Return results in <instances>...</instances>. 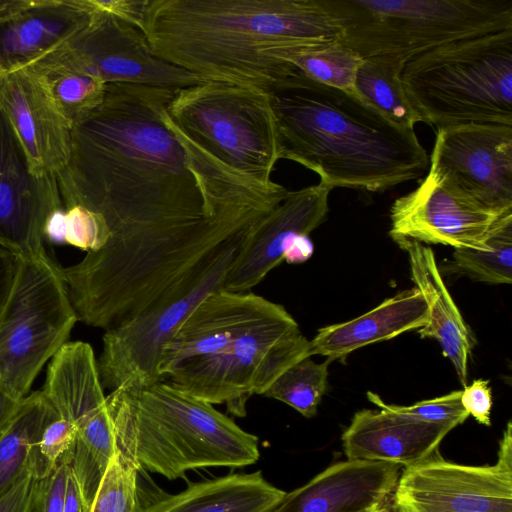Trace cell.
Instances as JSON below:
<instances>
[{
  "label": "cell",
  "mask_w": 512,
  "mask_h": 512,
  "mask_svg": "<svg viewBox=\"0 0 512 512\" xmlns=\"http://www.w3.org/2000/svg\"><path fill=\"white\" fill-rule=\"evenodd\" d=\"M61 268L48 252L21 256L0 320V385L22 399L78 321Z\"/></svg>",
  "instance_id": "cell-9"
},
{
  "label": "cell",
  "mask_w": 512,
  "mask_h": 512,
  "mask_svg": "<svg viewBox=\"0 0 512 512\" xmlns=\"http://www.w3.org/2000/svg\"><path fill=\"white\" fill-rule=\"evenodd\" d=\"M429 164V170L483 206L512 211L511 126L438 129Z\"/></svg>",
  "instance_id": "cell-12"
},
{
  "label": "cell",
  "mask_w": 512,
  "mask_h": 512,
  "mask_svg": "<svg viewBox=\"0 0 512 512\" xmlns=\"http://www.w3.org/2000/svg\"><path fill=\"white\" fill-rule=\"evenodd\" d=\"M64 512H84L82 496L71 467L66 485Z\"/></svg>",
  "instance_id": "cell-44"
},
{
  "label": "cell",
  "mask_w": 512,
  "mask_h": 512,
  "mask_svg": "<svg viewBox=\"0 0 512 512\" xmlns=\"http://www.w3.org/2000/svg\"><path fill=\"white\" fill-rule=\"evenodd\" d=\"M71 454L61 459L47 476L37 479L31 512H64Z\"/></svg>",
  "instance_id": "cell-36"
},
{
  "label": "cell",
  "mask_w": 512,
  "mask_h": 512,
  "mask_svg": "<svg viewBox=\"0 0 512 512\" xmlns=\"http://www.w3.org/2000/svg\"><path fill=\"white\" fill-rule=\"evenodd\" d=\"M64 48L86 73L105 83L185 88L201 77L155 55L140 27L99 9Z\"/></svg>",
  "instance_id": "cell-11"
},
{
  "label": "cell",
  "mask_w": 512,
  "mask_h": 512,
  "mask_svg": "<svg viewBox=\"0 0 512 512\" xmlns=\"http://www.w3.org/2000/svg\"><path fill=\"white\" fill-rule=\"evenodd\" d=\"M245 232L163 300L105 330L97 361L103 387L112 391L127 384L143 389L162 381L158 368L165 345L197 305L222 288Z\"/></svg>",
  "instance_id": "cell-10"
},
{
  "label": "cell",
  "mask_w": 512,
  "mask_h": 512,
  "mask_svg": "<svg viewBox=\"0 0 512 512\" xmlns=\"http://www.w3.org/2000/svg\"><path fill=\"white\" fill-rule=\"evenodd\" d=\"M306 357H311L310 340L280 305L225 350L181 364L165 381L212 405L225 404L229 413L244 417L251 396L263 395L280 374Z\"/></svg>",
  "instance_id": "cell-8"
},
{
  "label": "cell",
  "mask_w": 512,
  "mask_h": 512,
  "mask_svg": "<svg viewBox=\"0 0 512 512\" xmlns=\"http://www.w3.org/2000/svg\"><path fill=\"white\" fill-rule=\"evenodd\" d=\"M341 41L363 59L404 68L414 57L462 39L512 30L511 0H324Z\"/></svg>",
  "instance_id": "cell-6"
},
{
  "label": "cell",
  "mask_w": 512,
  "mask_h": 512,
  "mask_svg": "<svg viewBox=\"0 0 512 512\" xmlns=\"http://www.w3.org/2000/svg\"><path fill=\"white\" fill-rule=\"evenodd\" d=\"M271 56L311 80L356 95L355 78L363 58L341 40L282 48Z\"/></svg>",
  "instance_id": "cell-28"
},
{
  "label": "cell",
  "mask_w": 512,
  "mask_h": 512,
  "mask_svg": "<svg viewBox=\"0 0 512 512\" xmlns=\"http://www.w3.org/2000/svg\"><path fill=\"white\" fill-rule=\"evenodd\" d=\"M65 232H66V221H65V209L60 208L55 210L48 217L44 226V238L45 242L54 245L65 244Z\"/></svg>",
  "instance_id": "cell-42"
},
{
  "label": "cell",
  "mask_w": 512,
  "mask_h": 512,
  "mask_svg": "<svg viewBox=\"0 0 512 512\" xmlns=\"http://www.w3.org/2000/svg\"><path fill=\"white\" fill-rule=\"evenodd\" d=\"M484 249L455 248L445 272L466 275L490 284L512 282V215L502 219L487 238Z\"/></svg>",
  "instance_id": "cell-30"
},
{
  "label": "cell",
  "mask_w": 512,
  "mask_h": 512,
  "mask_svg": "<svg viewBox=\"0 0 512 512\" xmlns=\"http://www.w3.org/2000/svg\"><path fill=\"white\" fill-rule=\"evenodd\" d=\"M101 10L143 29V21L149 0H93Z\"/></svg>",
  "instance_id": "cell-39"
},
{
  "label": "cell",
  "mask_w": 512,
  "mask_h": 512,
  "mask_svg": "<svg viewBox=\"0 0 512 512\" xmlns=\"http://www.w3.org/2000/svg\"><path fill=\"white\" fill-rule=\"evenodd\" d=\"M166 111L186 135L230 169L261 183L273 182L280 146L266 90L204 80L174 90Z\"/></svg>",
  "instance_id": "cell-7"
},
{
  "label": "cell",
  "mask_w": 512,
  "mask_h": 512,
  "mask_svg": "<svg viewBox=\"0 0 512 512\" xmlns=\"http://www.w3.org/2000/svg\"><path fill=\"white\" fill-rule=\"evenodd\" d=\"M403 68L377 59H363L355 78V93L393 123L414 129L422 122L401 79Z\"/></svg>",
  "instance_id": "cell-29"
},
{
  "label": "cell",
  "mask_w": 512,
  "mask_h": 512,
  "mask_svg": "<svg viewBox=\"0 0 512 512\" xmlns=\"http://www.w3.org/2000/svg\"><path fill=\"white\" fill-rule=\"evenodd\" d=\"M401 79L421 121L437 130L512 127V30L424 52L405 64Z\"/></svg>",
  "instance_id": "cell-5"
},
{
  "label": "cell",
  "mask_w": 512,
  "mask_h": 512,
  "mask_svg": "<svg viewBox=\"0 0 512 512\" xmlns=\"http://www.w3.org/2000/svg\"><path fill=\"white\" fill-rule=\"evenodd\" d=\"M401 467L358 459L334 463L285 493L272 512H368L381 507L395 490Z\"/></svg>",
  "instance_id": "cell-20"
},
{
  "label": "cell",
  "mask_w": 512,
  "mask_h": 512,
  "mask_svg": "<svg viewBox=\"0 0 512 512\" xmlns=\"http://www.w3.org/2000/svg\"><path fill=\"white\" fill-rule=\"evenodd\" d=\"M36 484L37 478L25 473L0 498V512H31Z\"/></svg>",
  "instance_id": "cell-38"
},
{
  "label": "cell",
  "mask_w": 512,
  "mask_h": 512,
  "mask_svg": "<svg viewBox=\"0 0 512 512\" xmlns=\"http://www.w3.org/2000/svg\"><path fill=\"white\" fill-rule=\"evenodd\" d=\"M64 208L55 175H34L13 127L0 110V245L21 255L47 252L44 226Z\"/></svg>",
  "instance_id": "cell-15"
},
{
  "label": "cell",
  "mask_w": 512,
  "mask_h": 512,
  "mask_svg": "<svg viewBox=\"0 0 512 512\" xmlns=\"http://www.w3.org/2000/svg\"><path fill=\"white\" fill-rule=\"evenodd\" d=\"M92 0H0V69H23L66 44L89 22Z\"/></svg>",
  "instance_id": "cell-18"
},
{
  "label": "cell",
  "mask_w": 512,
  "mask_h": 512,
  "mask_svg": "<svg viewBox=\"0 0 512 512\" xmlns=\"http://www.w3.org/2000/svg\"><path fill=\"white\" fill-rule=\"evenodd\" d=\"M76 438L75 426L58 417L44 429L32 447L28 471L37 479L47 476L66 455L72 453Z\"/></svg>",
  "instance_id": "cell-34"
},
{
  "label": "cell",
  "mask_w": 512,
  "mask_h": 512,
  "mask_svg": "<svg viewBox=\"0 0 512 512\" xmlns=\"http://www.w3.org/2000/svg\"><path fill=\"white\" fill-rule=\"evenodd\" d=\"M462 390L429 400H423L410 406L385 403L378 394L367 392L368 400L380 409L410 417L419 421L438 424L451 429L465 422L469 414L461 405Z\"/></svg>",
  "instance_id": "cell-33"
},
{
  "label": "cell",
  "mask_w": 512,
  "mask_h": 512,
  "mask_svg": "<svg viewBox=\"0 0 512 512\" xmlns=\"http://www.w3.org/2000/svg\"><path fill=\"white\" fill-rule=\"evenodd\" d=\"M65 221V244L86 253L98 251L109 238V228L103 216L83 206L65 208Z\"/></svg>",
  "instance_id": "cell-35"
},
{
  "label": "cell",
  "mask_w": 512,
  "mask_h": 512,
  "mask_svg": "<svg viewBox=\"0 0 512 512\" xmlns=\"http://www.w3.org/2000/svg\"><path fill=\"white\" fill-rule=\"evenodd\" d=\"M313 252L314 245L309 235H297L286 248L283 261L289 264L303 263L311 258Z\"/></svg>",
  "instance_id": "cell-41"
},
{
  "label": "cell",
  "mask_w": 512,
  "mask_h": 512,
  "mask_svg": "<svg viewBox=\"0 0 512 512\" xmlns=\"http://www.w3.org/2000/svg\"><path fill=\"white\" fill-rule=\"evenodd\" d=\"M394 491L398 512H512V465H462L437 451L405 468Z\"/></svg>",
  "instance_id": "cell-13"
},
{
  "label": "cell",
  "mask_w": 512,
  "mask_h": 512,
  "mask_svg": "<svg viewBox=\"0 0 512 512\" xmlns=\"http://www.w3.org/2000/svg\"><path fill=\"white\" fill-rule=\"evenodd\" d=\"M331 361L327 358L317 363L306 357L280 374L263 395L289 405L306 418H312L327 390Z\"/></svg>",
  "instance_id": "cell-31"
},
{
  "label": "cell",
  "mask_w": 512,
  "mask_h": 512,
  "mask_svg": "<svg viewBox=\"0 0 512 512\" xmlns=\"http://www.w3.org/2000/svg\"><path fill=\"white\" fill-rule=\"evenodd\" d=\"M117 450L112 418L106 405L76 426L70 467L88 512Z\"/></svg>",
  "instance_id": "cell-27"
},
{
  "label": "cell",
  "mask_w": 512,
  "mask_h": 512,
  "mask_svg": "<svg viewBox=\"0 0 512 512\" xmlns=\"http://www.w3.org/2000/svg\"><path fill=\"white\" fill-rule=\"evenodd\" d=\"M452 429L385 409L357 411L342 434L347 459L416 465L438 451Z\"/></svg>",
  "instance_id": "cell-21"
},
{
  "label": "cell",
  "mask_w": 512,
  "mask_h": 512,
  "mask_svg": "<svg viewBox=\"0 0 512 512\" xmlns=\"http://www.w3.org/2000/svg\"><path fill=\"white\" fill-rule=\"evenodd\" d=\"M0 110L11 123L34 175H55L66 166L72 125L27 68L1 76Z\"/></svg>",
  "instance_id": "cell-17"
},
{
  "label": "cell",
  "mask_w": 512,
  "mask_h": 512,
  "mask_svg": "<svg viewBox=\"0 0 512 512\" xmlns=\"http://www.w3.org/2000/svg\"><path fill=\"white\" fill-rule=\"evenodd\" d=\"M59 417L42 390L23 397L0 438V498L28 471L29 456L46 426Z\"/></svg>",
  "instance_id": "cell-26"
},
{
  "label": "cell",
  "mask_w": 512,
  "mask_h": 512,
  "mask_svg": "<svg viewBox=\"0 0 512 512\" xmlns=\"http://www.w3.org/2000/svg\"><path fill=\"white\" fill-rule=\"evenodd\" d=\"M332 188L319 182L288 195L250 226L224 278L222 289L246 293L282 261L297 235H310L326 219Z\"/></svg>",
  "instance_id": "cell-16"
},
{
  "label": "cell",
  "mask_w": 512,
  "mask_h": 512,
  "mask_svg": "<svg viewBox=\"0 0 512 512\" xmlns=\"http://www.w3.org/2000/svg\"><path fill=\"white\" fill-rule=\"evenodd\" d=\"M285 493L261 471L190 482L175 494L157 487L143 490L139 482L133 512H272Z\"/></svg>",
  "instance_id": "cell-22"
},
{
  "label": "cell",
  "mask_w": 512,
  "mask_h": 512,
  "mask_svg": "<svg viewBox=\"0 0 512 512\" xmlns=\"http://www.w3.org/2000/svg\"><path fill=\"white\" fill-rule=\"evenodd\" d=\"M280 159L333 188L383 192L421 177L429 157L414 129L399 126L355 94L295 69L268 91Z\"/></svg>",
  "instance_id": "cell-3"
},
{
  "label": "cell",
  "mask_w": 512,
  "mask_h": 512,
  "mask_svg": "<svg viewBox=\"0 0 512 512\" xmlns=\"http://www.w3.org/2000/svg\"><path fill=\"white\" fill-rule=\"evenodd\" d=\"M139 470L116 450L88 512H133L138 498Z\"/></svg>",
  "instance_id": "cell-32"
},
{
  "label": "cell",
  "mask_w": 512,
  "mask_h": 512,
  "mask_svg": "<svg viewBox=\"0 0 512 512\" xmlns=\"http://www.w3.org/2000/svg\"><path fill=\"white\" fill-rule=\"evenodd\" d=\"M106 401L117 450L138 470L175 480L188 470L244 467L260 457L257 436L168 381L143 389L123 384Z\"/></svg>",
  "instance_id": "cell-4"
},
{
  "label": "cell",
  "mask_w": 512,
  "mask_h": 512,
  "mask_svg": "<svg viewBox=\"0 0 512 512\" xmlns=\"http://www.w3.org/2000/svg\"><path fill=\"white\" fill-rule=\"evenodd\" d=\"M143 31L153 53L179 68L267 92L292 70L273 51L343 36L324 0H149Z\"/></svg>",
  "instance_id": "cell-2"
},
{
  "label": "cell",
  "mask_w": 512,
  "mask_h": 512,
  "mask_svg": "<svg viewBox=\"0 0 512 512\" xmlns=\"http://www.w3.org/2000/svg\"><path fill=\"white\" fill-rule=\"evenodd\" d=\"M280 304L252 292L218 289L206 296L165 345L159 375L165 381L181 364L225 350L256 321Z\"/></svg>",
  "instance_id": "cell-19"
},
{
  "label": "cell",
  "mask_w": 512,
  "mask_h": 512,
  "mask_svg": "<svg viewBox=\"0 0 512 512\" xmlns=\"http://www.w3.org/2000/svg\"><path fill=\"white\" fill-rule=\"evenodd\" d=\"M2 75H3V73H2V71H1V69H0V78H1V76H2Z\"/></svg>",
  "instance_id": "cell-46"
},
{
  "label": "cell",
  "mask_w": 512,
  "mask_h": 512,
  "mask_svg": "<svg viewBox=\"0 0 512 512\" xmlns=\"http://www.w3.org/2000/svg\"><path fill=\"white\" fill-rule=\"evenodd\" d=\"M460 401L469 416H473L480 424L491 425L492 392L489 380L476 379L464 386Z\"/></svg>",
  "instance_id": "cell-37"
},
{
  "label": "cell",
  "mask_w": 512,
  "mask_h": 512,
  "mask_svg": "<svg viewBox=\"0 0 512 512\" xmlns=\"http://www.w3.org/2000/svg\"><path fill=\"white\" fill-rule=\"evenodd\" d=\"M174 90L108 83L102 102L73 124L70 156L55 174L65 208L128 225L192 231L244 230L289 190L230 169L168 116Z\"/></svg>",
  "instance_id": "cell-1"
},
{
  "label": "cell",
  "mask_w": 512,
  "mask_h": 512,
  "mask_svg": "<svg viewBox=\"0 0 512 512\" xmlns=\"http://www.w3.org/2000/svg\"><path fill=\"white\" fill-rule=\"evenodd\" d=\"M368 512H383L382 508L381 507H377V508H374Z\"/></svg>",
  "instance_id": "cell-45"
},
{
  "label": "cell",
  "mask_w": 512,
  "mask_h": 512,
  "mask_svg": "<svg viewBox=\"0 0 512 512\" xmlns=\"http://www.w3.org/2000/svg\"><path fill=\"white\" fill-rule=\"evenodd\" d=\"M510 215L483 206L429 170L416 189L391 206L389 234L393 240L484 249L495 226Z\"/></svg>",
  "instance_id": "cell-14"
},
{
  "label": "cell",
  "mask_w": 512,
  "mask_h": 512,
  "mask_svg": "<svg viewBox=\"0 0 512 512\" xmlns=\"http://www.w3.org/2000/svg\"><path fill=\"white\" fill-rule=\"evenodd\" d=\"M429 321L423 295L411 288L387 298L372 310L352 320L325 326L310 340V353L343 359L366 345L392 339L420 329Z\"/></svg>",
  "instance_id": "cell-24"
},
{
  "label": "cell",
  "mask_w": 512,
  "mask_h": 512,
  "mask_svg": "<svg viewBox=\"0 0 512 512\" xmlns=\"http://www.w3.org/2000/svg\"><path fill=\"white\" fill-rule=\"evenodd\" d=\"M20 400L0 385V438L8 428Z\"/></svg>",
  "instance_id": "cell-43"
},
{
  "label": "cell",
  "mask_w": 512,
  "mask_h": 512,
  "mask_svg": "<svg viewBox=\"0 0 512 512\" xmlns=\"http://www.w3.org/2000/svg\"><path fill=\"white\" fill-rule=\"evenodd\" d=\"M407 252L411 279L426 302L428 323L418 329L422 338H434L442 348L443 355L453 364L463 386L467 385L468 358L475 345V338L452 299L433 250L415 240H394Z\"/></svg>",
  "instance_id": "cell-23"
},
{
  "label": "cell",
  "mask_w": 512,
  "mask_h": 512,
  "mask_svg": "<svg viewBox=\"0 0 512 512\" xmlns=\"http://www.w3.org/2000/svg\"><path fill=\"white\" fill-rule=\"evenodd\" d=\"M25 68L35 75L72 126L104 98L107 83L81 69L63 45Z\"/></svg>",
  "instance_id": "cell-25"
},
{
  "label": "cell",
  "mask_w": 512,
  "mask_h": 512,
  "mask_svg": "<svg viewBox=\"0 0 512 512\" xmlns=\"http://www.w3.org/2000/svg\"><path fill=\"white\" fill-rule=\"evenodd\" d=\"M20 265V255L0 245V320L11 296Z\"/></svg>",
  "instance_id": "cell-40"
}]
</instances>
